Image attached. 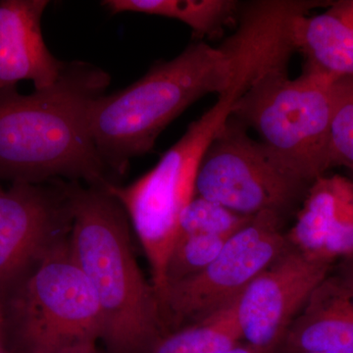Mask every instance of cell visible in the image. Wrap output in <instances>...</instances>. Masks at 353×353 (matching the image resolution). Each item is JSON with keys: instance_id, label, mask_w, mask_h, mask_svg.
<instances>
[{"instance_id": "1", "label": "cell", "mask_w": 353, "mask_h": 353, "mask_svg": "<svg viewBox=\"0 0 353 353\" xmlns=\"http://www.w3.org/2000/svg\"><path fill=\"white\" fill-rule=\"evenodd\" d=\"M239 20L236 34L218 48L190 43L129 87L92 103V139L115 178L126 173L132 159L152 152L165 128L201 97L223 94L243 79L256 78L284 62L287 27L275 6L252 2Z\"/></svg>"}, {"instance_id": "2", "label": "cell", "mask_w": 353, "mask_h": 353, "mask_svg": "<svg viewBox=\"0 0 353 353\" xmlns=\"http://www.w3.org/2000/svg\"><path fill=\"white\" fill-rule=\"evenodd\" d=\"M110 75L83 61L65 63L50 87L20 94L0 90V181L116 183L92 139V103L105 94Z\"/></svg>"}, {"instance_id": "3", "label": "cell", "mask_w": 353, "mask_h": 353, "mask_svg": "<svg viewBox=\"0 0 353 353\" xmlns=\"http://www.w3.org/2000/svg\"><path fill=\"white\" fill-rule=\"evenodd\" d=\"M70 250L101 308L106 353H150L164 336L158 299L139 269L129 218L108 187L69 182Z\"/></svg>"}, {"instance_id": "4", "label": "cell", "mask_w": 353, "mask_h": 353, "mask_svg": "<svg viewBox=\"0 0 353 353\" xmlns=\"http://www.w3.org/2000/svg\"><path fill=\"white\" fill-rule=\"evenodd\" d=\"M103 333L101 308L62 236L0 299L8 353H88Z\"/></svg>"}, {"instance_id": "5", "label": "cell", "mask_w": 353, "mask_h": 353, "mask_svg": "<svg viewBox=\"0 0 353 353\" xmlns=\"http://www.w3.org/2000/svg\"><path fill=\"white\" fill-rule=\"evenodd\" d=\"M252 81L241 80L224 94L160 158L130 185H108L131 221L152 268L157 297L165 289V270L183 209L196 196L199 165L216 134L231 116L233 104Z\"/></svg>"}, {"instance_id": "6", "label": "cell", "mask_w": 353, "mask_h": 353, "mask_svg": "<svg viewBox=\"0 0 353 353\" xmlns=\"http://www.w3.org/2000/svg\"><path fill=\"white\" fill-rule=\"evenodd\" d=\"M287 67L257 77L234 101L231 116L313 183L331 169L334 79L305 67L299 78L290 79Z\"/></svg>"}, {"instance_id": "7", "label": "cell", "mask_w": 353, "mask_h": 353, "mask_svg": "<svg viewBox=\"0 0 353 353\" xmlns=\"http://www.w3.org/2000/svg\"><path fill=\"white\" fill-rule=\"evenodd\" d=\"M311 183L230 116L202 158L194 196L248 217L271 212L287 220L301 208Z\"/></svg>"}, {"instance_id": "8", "label": "cell", "mask_w": 353, "mask_h": 353, "mask_svg": "<svg viewBox=\"0 0 353 353\" xmlns=\"http://www.w3.org/2000/svg\"><path fill=\"white\" fill-rule=\"evenodd\" d=\"M285 222L275 213L253 216L204 270L168 285L157 297L164 336L203 321L233 303L290 248Z\"/></svg>"}, {"instance_id": "9", "label": "cell", "mask_w": 353, "mask_h": 353, "mask_svg": "<svg viewBox=\"0 0 353 353\" xmlns=\"http://www.w3.org/2000/svg\"><path fill=\"white\" fill-rule=\"evenodd\" d=\"M71 225L69 182L0 187V299Z\"/></svg>"}, {"instance_id": "10", "label": "cell", "mask_w": 353, "mask_h": 353, "mask_svg": "<svg viewBox=\"0 0 353 353\" xmlns=\"http://www.w3.org/2000/svg\"><path fill=\"white\" fill-rule=\"evenodd\" d=\"M333 265L314 261L290 248L234 301L243 343L276 353L292 321Z\"/></svg>"}, {"instance_id": "11", "label": "cell", "mask_w": 353, "mask_h": 353, "mask_svg": "<svg viewBox=\"0 0 353 353\" xmlns=\"http://www.w3.org/2000/svg\"><path fill=\"white\" fill-rule=\"evenodd\" d=\"M285 234L290 248L314 261L333 265L352 256L353 179H316Z\"/></svg>"}, {"instance_id": "12", "label": "cell", "mask_w": 353, "mask_h": 353, "mask_svg": "<svg viewBox=\"0 0 353 353\" xmlns=\"http://www.w3.org/2000/svg\"><path fill=\"white\" fill-rule=\"evenodd\" d=\"M48 0L0 1V90L32 81L34 90L57 83L66 62L51 54L41 32Z\"/></svg>"}, {"instance_id": "13", "label": "cell", "mask_w": 353, "mask_h": 353, "mask_svg": "<svg viewBox=\"0 0 353 353\" xmlns=\"http://www.w3.org/2000/svg\"><path fill=\"white\" fill-rule=\"evenodd\" d=\"M279 350L353 353V283L332 271L313 290Z\"/></svg>"}, {"instance_id": "14", "label": "cell", "mask_w": 353, "mask_h": 353, "mask_svg": "<svg viewBox=\"0 0 353 353\" xmlns=\"http://www.w3.org/2000/svg\"><path fill=\"white\" fill-rule=\"evenodd\" d=\"M290 41L305 58V68L333 79L353 75V0L332 1L317 15L299 14Z\"/></svg>"}, {"instance_id": "15", "label": "cell", "mask_w": 353, "mask_h": 353, "mask_svg": "<svg viewBox=\"0 0 353 353\" xmlns=\"http://www.w3.org/2000/svg\"><path fill=\"white\" fill-rule=\"evenodd\" d=\"M111 13H141L178 20L199 38H215L240 19L243 4L234 0H105Z\"/></svg>"}, {"instance_id": "16", "label": "cell", "mask_w": 353, "mask_h": 353, "mask_svg": "<svg viewBox=\"0 0 353 353\" xmlns=\"http://www.w3.org/2000/svg\"><path fill=\"white\" fill-rule=\"evenodd\" d=\"M241 343L233 303L203 321L165 334L150 353H226Z\"/></svg>"}, {"instance_id": "17", "label": "cell", "mask_w": 353, "mask_h": 353, "mask_svg": "<svg viewBox=\"0 0 353 353\" xmlns=\"http://www.w3.org/2000/svg\"><path fill=\"white\" fill-rule=\"evenodd\" d=\"M228 240L212 234L176 238L166 264L165 289L201 273L219 255Z\"/></svg>"}, {"instance_id": "18", "label": "cell", "mask_w": 353, "mask_h": 353, "mask_svg": "<svg viewBox=\"0 0 353 353\" xmlns=\"http://www.w3.org/2000/svg\"><path fill=\"white\" fill-rule=\"evenodd\" d=\"M330 127V168L345 167L353 174V75L334 79Z\"/></svg>"}, {"instance_id": "19", "label": "cell", "mask_w": 353, "mask_h": 353, "mask_svg": "<svg viewBox=\"0 0 353 353\" xmlns=\"http://www.w3.org/2000/svg\"><path fill=\"white\" fill-rule=\"evenodd\" d=\"M252 218L234 213L216 202L194 196L180 216L176 238L190 234H212L230 239Z\"/></svg>"}, {"instance_id": "20", "label": "cell", "mask_w": 353, "mask_h": 353, "mask_svg": "<svg viewBox=\"0 0 353 353\" xmlns=\"http://www.w3.org/2000/svg\"><path fill=\"white\" fill-rule=\"evenodd\" d=\"M336 274L353 283V255L347 259L341 260L340 268Z\"/></svg>"}, {"instance_id": "21", "label": "cell", "mask_w": 353, "mask_h": 353, "mask_svg": "<svg viewBox=\"0 0 353 353\" xmlns=\"http://www.w3.org/2000/svg\"><path fill=\"white\" fill-rule=\"evenodd\" d=\"M226 353H265L263 352H260V350H256V348L250 347V345H246L245 343H241L240 345H236L234 348H232L231 350L227 352Z\"/></svg>"}, {"instance_id": "22", "label": "cell", "mask_w": 353, "mask_h": 353, "mask_svg": "<svg viewBox=\"0 0 353 353\" xmlns=\"http://www.w3.org/2000/svg\"><path fill=\"white\" fill-rule=\"evenodd\" d=\"M276 353H317L311 352H301V350H279Z\"/></svg>"}, {"instance_id": "23", "label": "cell", "mask_w": 353, "mask_h": 353, "mask_svg": "<svg viewBox=\"0 0 353 353\" xmlns=\"http://www.w3.org/2000/svg\"><path fill=\"white\" fill-rule=\"evenodd\" d=\"M88 353H106L105 352H102V350H99V347L94 348V350H92V352H90Z\"/></svg>"}, {"instance_id": "24", "label": "cell", "mask_w": 353, "mask_h": 353, "mask_svg": "<svg viewBox=\"0 0 353 353\" xmlns=\"http://www.w3.org/2000/svg\"><path fill=\"white\" fill-rule=\"evenodd\" d=\"M0 353H3V350H2L1 345H0Z\"/></svg>"}]
</instances>
